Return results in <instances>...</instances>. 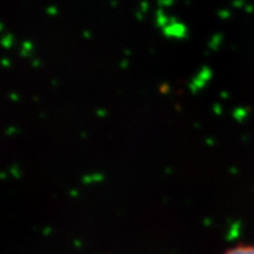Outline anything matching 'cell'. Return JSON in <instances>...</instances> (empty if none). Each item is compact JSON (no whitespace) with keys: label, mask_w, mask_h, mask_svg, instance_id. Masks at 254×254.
I'll return each instance as SVG.
<instances>
[{"label":"cell","mask_w":254,"mask_h":254,"mask_svg":"<svg viewBox=\"0 0 254 254\" xmlns=\"http://www.w3.org/2000/svg\"><path fill=\"white\" fill-rule=\"evenodd\" d=\"M224 254H254V245L251 244H239L228 249Z\"/></svg>","instance_id":"obj_1"}]
</instances>
